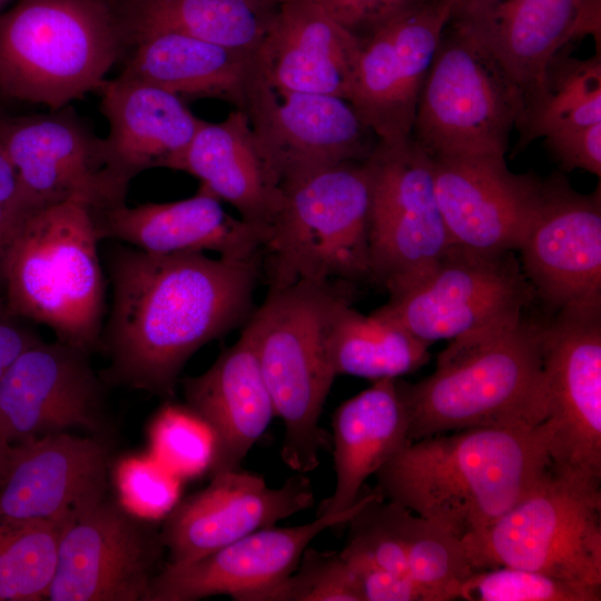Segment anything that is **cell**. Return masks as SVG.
<instances>
[{
	"label": "cell",
	"instance_id": "cell-47",
	"mask_svg": "<svg viewBox=\"0 0 601 601\" xmlns=\"http://www.w3.org/2000/svg\"><path fill=\"white\" fill-rule=\"evenodd\" d=\"M9 447H10V445H6L0 439V475H1L3 466H4V462H6V457H7V453H8Z\"/></svg>",
	"mask_w": 601,
	"mask_h": 601
},
{
	"label": "cell",
	"instance_id": "cell-25",
	"mask_svg": "<svg viewBox=\"0 0 601 601\" xmlns=\"http://www.w3.org/2000/svg\"><path fill=\"white\" fill-rule=\"evenodd\" d=\"M361 41L309 0L280 4L255 53L268 82L288 90L351 96Z\"/></svg>",
	"mask_w": 601,
	"mask_h": 601
},
{
	"label": "cell",
	"instance_id": "cell-30",
	"mask_svg": "<svg viewBox=\"0 0 601 601\" xmlns=\"http://www.w3.org/2000/svg\"><path fill=\"white\" fill-rule=\"evenodd\" d=\"M121 78L151 83L180 98H215L242 108L255 55L177 32L140 38L125 55Z\"/></svg>",
	"mask_w": 601,
	"mask_h": 601
},
{
	"label": "cell",
	"instance_id": "cell-40",
	"mask_svg": "<svg viewBox=\"0 0 601 601\" xmlns=\"http://www.w3.org/2000/svg\"><path fill=\"white\" fill-rule=\"evenodd\" d=\"M118 484L126 505L139 514L157 516L176 505L178 482L158 462L128 460L118 471Z\"/></svg>",
	"mask_w": 601,
	"mask_h": 601
},
{
	"label": "cell",
	"instance_id": "cell-44",
	"mask_svg": "<svg viewBox=\"0 0 601 601\" xmlns=\"http://www.w3.org/2000/svg\"><path fill=\"white\" fill-rule=\"evenodd\" d=\"M29 324L10 311L0 276V376L24 351L42 341Z\"/></svg>",
	"mask_w": 601,
	"mask_h": 601
},
{
	"label": "cell",
	"instance_id": "cell-50",
	"mask_svg": "<svg viewBox=\"0 0 601 601\" xmlns=\"http://www.w3.org/2000/svg\"><path fill=\"white\" fill-rule=\"evenodd\" d=\"M452 7H453V10L460 4L462 3L464 0H447ZM453 12V11H452Z\"/></svg>",
	"mask_w": 601,
	"mask_h": 601
},
{
	"label": "cell",
	"instance_id": "cell-1",
	"mask_svg": "<svg viewBox=\"0 0 601 601\" xmlns=\"http://www.w3.org/2000/svg\"><path fill=\"white\" fill-rule=\"evenodd\" d=\"M111 306L100 347L102 378L171 397L187 361L250 314L260 256L152 255L134 247L108 256Z\"/></svg>",
	"mask_w": 601,
	"mask_h": 601
},
{
	"label": "cell",
	"instance_id": "cell-39",
	"mask_svg": "<svg viewBox=\"0 0 601 601\" xmlns=\"http://www.w3.org/2000/svg\"><path fill=\"white\" fill-rule=\"evenodd\" d=\"M150 439L158 463L174 474L195 475L210 467L213 435L187 406L164 407L152 424Z\"/></svg>",
	"mask_w": 601,
	"mask_h": 601
},
{
	"label": "cell",
	"instance_id": "cell-38",
	"mask_svg": "<svg viewBox=\"0 0 601 601\" xmlns=\"http://www.w3.org/2000/svg\"><path fill=\"white\" fill-rule=\"evenodd\" d=\"M255 601H362L353 570L339 551L307 546L295 570Z\"/></svg>",
	"mask_w": 601,
	"mask_h": 601
},
{
	"label": "cell",
	"instance_id": "cell-8",
	"mask_svg": "<svg viewBox=\"0 0 601 601\" xmlns=\"http://www.w3.org/2000/svg\"><path fill=\"white\" fill-rule=\"evenodd\" d=\"M462 541L474 571L514 566L601 589V484L550 465L515 505Z\"/></svg>",
	"mask_w": 601,
	"mask_h": 601
},
{
	"label": "cell",
	"instance_id": "cell-16",
	"mask_svg": "<svg viewBox=\"0 0 601 601\" xmlns=\"http://www.w3.org/2000/svg\"><path fill=\"white\" fill-rule=\"evenodd\" d=\"M89 352L56 339L24 351L0 376V439L6 445L81 428L106 436L105 381Z\"/></svg>",
	"mask_w": 601,
	"mask_h": 601
},
{
	"label": "cell",
	"instance_id": "cell-9",
	"mask_svg": "<svg viewBox=\"0 0 601 601\" xmlns=\"http://www.w3.org/2000/svg\"><path fill=\"white\" fill-rule=\"evenodd\" d=\"M522 111L518 87L479 42L447 22L411 137L430 157L505 156Z\"/></svg>",
	"mask_w": 601,
	"mask_h": 601
},
{
	"label": "cell",
	"instance_id": "cell-5",
	"mask_svg": "<svg viewBox=\"0 0 601 601\" xmlns=\"http://www.w3.org/2000/svg\"><path fill=\"white\" fill-rule=\"evenodd\" d=\"M92 210L68 200L21 224L1 265L10 311L89 353L100 347L106 287Z\"/></svg>",
	"mask_w": 601,
	"mask_h": 601
},
{
	"label": "cell",
	"instance_id": "cell-31",
	"mask_svg": "<svg viewBox=\"0 0 601 601\" xmlns=\"http://www.w3.org/2000/svg\"><path fill=\"white\" fill-rule=\"evenodd\" d=\"M127 50L156 32H177L256 53L277 8L260 0H114Z\"/></svg>",
	"mask_w": 601,
	"mask_h": 601
},
{
	"label": "cell",
	"instance_id": "cell-10",
	"mask_svg": "<svg viewBox=\"0 0 601 601\" xmlns=\"http://www.w3.org/2000/svg\"><path fill=\"white\" fill-rule=\"evenodd\" d=\"M387 292L388 302L377 311L428 345L515 321L534 297L513 253L489 255L454 246Z\"/></svg>",
	"mask_w": 601,
	"mask_h": 601
},
{
	"label": "cell",
	"instance_id": "cell-41",
	"mask_svg": "<svg viewBox=\"0 0 601 601\" xmlns=\"http://www.w3.org/2000/svg\"><path fill=\"white\" fill-rule=\"evenodd\" d=\"M361 43L424 0H309Z\"/></svg>",
	"mask_w": 601,
	"mask_h": 601
},
{
	"label": "cell",
	"instance_id": "cell-26",
	"mask_svg": "<svg viewBox=\"0 0 601 601\" xmlns=\"http://www.w3.org/2000/svg\"><path fill=\"white\" fill-rule=\"evenodd\" d=\"M180 382L186 406L213 435L211 475L239 469L275 417L249 333L244 328L204 373Z\"/></svg>",
	"mask_w": 601,
	"mask_h": 601
},
{
	"label": "cell",
	"instance_id": "cell-19",
	"mask_svg": "<svg viewBox=\"0 0 601 601\" xmlns=\"http://www.w3.org/2000/svg\"><path fill=\"white\" fill-rule=\"evenodd\" d=\"M431 158L452 245L489 255L518 250L540 204L543 180L511 171L505 156Z\"/></svg>",
	"mask_w": 601,
	"mask_h": 601
},
{
	"label": "cell",
	"instance_id": "cell-46",
	"mask_svg": "<svg viewBox=\"0 0 601 601\" xmlns=\"http://www.w3.org/2000/svg\"><path fill=\"white\" fill-rule=\"evenodd\" d=\"M0 205H21V206L31 208L21 198L17 171L13 165L11 164L1 142H0Z\"/></svg>",
	"mask_w": 601,
	"mask_h": 601
},
{
	"label": "cell",
	"instance_id": "cell-28",
	"mask_svg": "<svg viewBox=\"0 0 601 601\" xmlns=\"http://www.w3.org/2000/svg\"><path fill=\"white\" fill-rule=\"evenodd\" d=\"M174 170L198 178L254 225L269 227L283 203L280 183L238 108L219 122L201 120Z\"/></svg>",
	"mask_w": 601,
	"mask_h": 601
},
{
	"label": "cell",
	"instance_id": "cell-2",
	"mask_svg": "<svg viewBox=\"0 0 601 601\" xmlns=\"http://www.w3.org/2000/svg\"><path fill=\"white\" fill-rule=\"evenodd\" d=\"M549 428L475 427L410 442L375 490L464 540L501 518L550 466Z\"/></svg>",
	"mask_w": 601,
	"mask_h": 601
},
{
	"label": "cell",
	"instance_id": "cell-24",
	"mask_svg": "<svg viewBox=\"0 0 601 601\" xmlns=\"http://www.w3.org/2000/svg\"><path fill=\"white\" fill-rule=\"evenodd\" d=\"M92 215L99 240L117 239L152 255L214 252L250 259L263 255L269 235V227L227 214L221 200L201 185L185 199L122 203Z\"/></svg>",
	"mask_w": 601,
	"mask_h": 601
},
{
	"label": "cell",
	"instance_id": "cell-4",
	"mask_svg": "<svg viewBox=\"0 0 601 601\" xmlns=\"http://www.w3.org/2000/svg\"><path fill=\"white\" fill-rule=\"evenodd\" d=\"M348 300L352 286L344 282H297L269 287L245 327L275 417L284 426L282 460L296 473L314 471L326 445L319 420L336 377L327 339L336 311Z\"/></svg>",
	"mask_w": 601,
	"mask_h": 601
},
{
	"label": "cell",
	"instance_id": "cell-49",
	"mask_svg": "<svg viewBox=\"0 0 601 601\" xmlns=\"http://www.w3.org/2000/svg\"><path fill=\"white\" fill-rule=\"evenodd\" d=\"M12 1H16V0H0V13L3 12V9L6 8V6Z\"/></svg>",
	"mask_w": 601,
	"mask_h": 601
},
{
	"label": "cell",
	"instance_id": "cell-23",
	"mask_svg": "<svg viewBox=\"0 0 601 601\" xmlns=\"http://www.w3.org/2000/svg\"><path fill=\"white\" fill-rule=\"evenodd\" d=\"M370 495L341 513L316 515L295 526L260 529L188 563L167 562L154 577L145 601H196L214 595L255 601L295 570L316 536L346 524Z\"/></svg>",
	"mask_w": 601,
	"mask_h": 601
},
{
	"label": "cell",
	"instance_id": "cell-12",
	"mask_svg": "<svg viewBox=\"0 0 601 601\" xmlns=\"http://www.w3.org/2000/svg\"><path fill=\"white\" fill-rule=\"evenodd\" d=\"M371 179V272L386 289L433 266L452 247L434 189L432 158L412 137L378 141Z\"/></svg>",
	"mask_w": 601,
	"mask_h": 601
},
{
	"label": "cell",
	"instance_id": "cell-45",
	"mask_svg": "<svg viewBox=\"0 0 601 601\" xmlns=\"http://www.w3.org/2000/svg\"><path fill=\"white\" fill-rule=\"evenodd\" d=\"M37 209L21 205H0V275L1 265L10 243L24 219Z\"/></svg>",
	"mask_w": 601,
	"mask_h": 601
},
{
	"label": "cell",
	"instance_id": "cell-17",
	"mask_svg": "<svg viewBox=\"0 0 601 601\" xmlns=\"http://www.w3.org/2000/svg\"><path fill=\"white\" fill-rule=\"evenodd\" d=\"M452 11L447 0H424L361 43L348 101L378 141L411 137L418 98Z\"/></svg>",
	"mask_w": 601,
	"mask_h": 601
},
{
	"label": "cell",
	"instance_id": "cell-22",
	"mask_svg": "<svg viewBox=\"0 0 601 601\" xmlns=\"http://www.w3.org/2000/svg\"><path fill=\"white\" fill-rule=\"evenodd\" d=\"M304 473L270 487L262 475L240 467L213 474L201 491L175 505L160 531L168 563L200 559L257 530L275 526L314 505Z\"/></svg>",
	"mask_w": 601,
	"mask_h": 601
},
{
	"label": "cell",
	"instance_id": "cell-36",
	"mask_svg": "<svg viewBox=\"0 0 601 601\" xmlns=\"http://www.w3.org/2000/svg\"><path fill=\"white\" fill-rule=\"evenodd\" d=\"M408 510L385 502L376 491L346 522L348 535L339 551L347 561H359L407 575L405 519Z\"/></svg>",
	"mask_w": 601,
	"mask_h": 601
},
{
	"label": "cell",
	"instance_id": "cell-37",
	"mask_svg": "<svg viewBox=\"0 0 601 601\" xmlns=\"http://www.w3.org/2000/svg\"><path fill=\"white\" fill-rule=\"evenodd\" d=\"M465 601H600L601 589L546 573L497 566L476 570L461 584L457 600Z\"/></svg>",
	"mask_w": 601,
	"mask_h": 601
},
{
	"label": "cell",
	"instance_id": "cell-15",
	"mask_svg": "<svg viewBox=\"0 0 601 601\" xmlns=\"http://www.w3.org/2000/svg\"><path fill=\"white\" fill-rule=\"evenodd\" d=\"M161 533L107 499L61 530L50 601H145Z\"/></svg>",
	"mask_w": 601,
	"mask_h": 601
},
{
	"label": "cell",
	"instance_id": "cell-42",
	"mask_svg": "<svg viewBox=\"0 0 601 601\" xmlns=\"http://www.w3.org/2000/svg\"><path fill=\"white\" fill-rule=\"evenodd\" d=\"M544 146L564 170L583 169L601 176V122L550 134Z\"/></svg>",
	"mask_w": 601,
	"mask_h": 601
},
{
	"label": "cell",
	"instance_id": "cell-29",
	"mask_svg": "<svg viewBox=\"0 0 601 601\" xmlns=\"http://www.w3.org/2000/svg\"><path fill=\"white\" fill-rule=\"evenodd\" d=\"M396 380L375 381L335 410V486L316 515L341 513L354 506L366 480L411 442L408 416Z\"/></svg>",
	"mask_w": 601,
	"mask_h": 601
},
{
	"label": "cell",
	"instance_id": "cell-34",
	"mask_svg": "<svg viewBox=\"0 0 601 601\" xmlns=\"http://www.w3.org/2000/svg\"><path fill=\"white\" fill-rule=\"evenodd\" d=\"M62 528L0 518V601L47 599Z\"/></svg>",
	"mask_w": 601,
	"mask_h": 601
},
{
	"label": "cell",
	"instance_id": "cell-18",
	"mask_svg": "<svg viewBox=\"0 0 601 601\" xmlns=\"http://www.w3.org/2000/svg\"><path fill=\"white\" fill-rule=\"evenodd\" d=\"M449 23L497 61L518 87L523 110L565 45L585 36L600 45L601 0H464Z\"/></svg>",
	"mask_w": 601,
	"mask_h": 601
},
{
	"label": "cell",
	"instance_id": "cell-13",
	"mask_svg": "<svg viewBox=\"0 0 601 601\" xmlns=\"http://www.w3.org/2000/svg\"><path fill=\"white\" fill-rule=\"evenodd\" d=\"M0 142L17 171L22 200L35 209L75 200L98 213L126 203L129 184L108 167L104 138L70 105L46 114L4 112Z\"/></svg>",
	"mask_w": 601,
	"mask_h": 601
},
{
	"label": "cell",
	"instance_id": "cell-32",
	"mask_svg": "<svg viewBox=\"0 0 601 601\" xmlns=\"http://www.w3.org/2000/svg\"><path fill=\"white\" fill-rule=\"evenodd\" d=\"M428 344L400 323L380 313L357 312L352 300L343 303L333 318L327 352L335 375L372 381L398 378L428 361Z\"/></svg>",
	"mask_w": 601,
	"mask_h": 601
},
{
	"label": "cell",
	"instance_id": "cell-14",
	"mask_svg": "<svg viewBox=\"0 0 601 601\" xmlns=\"http://www.w3.org/2000/svg\"><path fill=\"white\" fill-rule=\"evenodd\" d=\"M240 109L280 186L336 164L364 161L378 142L346 99L277 87L257 68Z\"/></svg>",
	"mask_w": 601,
	"mask_h": 601
},
{
	"label": "cell",
	"instance_id": "cell-20",
	"mask_svg": "<svg viewBox=\"0 0 601 601\" xmlns=\"http://www.w3.org/2000/svg\"><path fill=\"white\" fill-rule=\"evenodd\" d=\"M106 436L46 434L10 445L0 475V518L62 529L106 499Z\"/></svg>",
	"mask_w": 601,
	"mask_h": 601
},
{
	"label": "cell",
	"instance_id": "cell-3",
	"mask_svg": "<svg viewBox=\"0 0 601 601\" xmlns=\"http://www.w3.org/2000/svg\"><path fill=\"white\" fill-rule=\"evenodd\" d=\"M396 382L411 442L475 427H538L549 410L542 323L524 314L452 339L430 376Z\"/></svg>",
	"mask_w": 601,
	"mask_h": 601
},
{
	"label": "cell",
	"instance_id": "cell-6",
	"mask_svg": "<svg viewBox=\"0 0 601 601\" xmlns=\"http://www.w3.org/2000/svg\"><path fill=\"white\" fill-rule=\"evenodd\" d=\"M126 52L114 0H16L0 13V97L62 108Z\"/></svg>",
	"mask_w": 601,
	"mask_h": 601
},
{
	"label": "cell",
	"instance_id": "cell-51",
	"mask_svg": "<svg viewBox=\"0 0 601 601\" xmlns=\"http://www.w3.org/2000/svg\"><path fill=\"white\" fill-rule=\"evenodd\" d=\"M2 100H3V99L0 97V115L4 114V111H3V109H2V106H1V101H2Z\"/></svg>",
	"mask_w": 601,
	"mask_h": 601
},
{
	"label": "cell",
	"instance_id": "cell-35",
	"mask_svg": "<svg viewBox=\"0 0 601 601\" xmlns=\"http://www.w3.org/2000/svg\"><path fill=\"white\" fill-rule=\"evenodd\" d=\"M405 552L408 577L424 601L457 600L461 584L474 572L462 539L410 510Z\"/></svg>",
	"mask_w": 601,
	"mask_h": 601
},
{
	"label": "cell",
	"instance_id": "cell-11",
	"mask_svg": "<svg viewBox=\"0 0 601 601\" xmlns=\"http://www.w3.org/2000/svg\"><path fill=\"white\" fill-rule=\"evenodd\" d=\"M550 465L601 484V299L554 312L542 323Z\"/></svg>",
	"mask_w": 601,
	"mask_h": 601
},
{
	"label": "cell",
	"instance_id": "cell-43",
	"mask_svg": "<svg viewBox=\"0 0 601 601\" xmlns=\"http://www.w3.org/2000/svg\"><path fill=\"white\" fill-rule=\"evenodd\" d=\"M346 562L354 572L362 601H424L410 577L359 561Z\"/></svg>",
	"mask_w": 601,
	"mask_h": 601
},
{
	"label": "cell",
	"instance_id": "cell-27",
	"mask_svg": "<svg viewBox=\"0 0 601 601\" xmlns=\"http://www.w3.org/2000/svg\"><path fill=\"white\" fill-rule=\"evenodd\" d=\"M109 131L104 138L110 170L122 181L150 168H175L203 119L184 99L148 82L117 76L98 89Z\"/></svg>",
	"mask_w": 601,
	"mask_h": 601
},
{
	"label": "cell",
	"instance_id": "cell-21",
	"mask_svg": "<svg viewBox=\"0 0 601 601\" xmlns=\"http://www.w3.org/2000/svg\"><path fill=\"white\" fill-rule=\"evenodd\" d=\"M533 294L552 311L601 299V193L543 181L538 209L518 249Z\"/></svg>",
	"mask_w": 601,
	"mask_h": 601
},
{
	"label": "cell",
	"instance_id": "cell-7",
	"mask_svg": "<svg viewBox=\"0 0 601 601\" xmlns=\"http://www.w3.org/2000/svg\"><path fill=\"white\" fill-rule=\"evenodd\" d=\"M282 190L263 249L269 287L372 279L365 160L322 168L283 184Z\"/></svg>",
	"mask_w": 601,
	"mask_h": 601
},
{
	"label": "cell",
	"instance_id": "cell-33",
	"mask_svg": "<svg viewBox=\"0 0 601 601\" xmlns=\"http://www.w3.org/2000/svg\"><path fill=\"white\" fill-rule=\"evenodd\" d=\"M597 122H601L600 51L585 59L559 51L515 122L519 141L514 154L538 138Z\"/></svg>",
	"mask_w": 601,
	"mask_h": 601
},
{
	"label": "cell",
	"instance_id": "cell-48",
	"mask_svg": "<svg viewBox=\"0 0 601 601\" xmlns=\"http://www.w3.org/2000/svg\"><path fill=\"white\" fill-rule=\"evenodd\" d=\"M263 1L264 3L270 6V7H274V8H278L280 4L289 1V0H260Z\"/></svg>",
	"mask_w": 601,
	"mask_h": 601
}]
</instances>
